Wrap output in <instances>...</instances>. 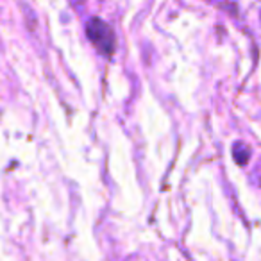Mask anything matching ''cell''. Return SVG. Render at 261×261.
Returning a JSON list of instances; mask_svg holds the SVG:
<instances>
[{"label":"cell","mask_w":261,"mask_h":261,"mask_svg":"<svg viewBox=\"0 0 261 261\" xmlns=\"http://www.w3.org/2000/svg\"><path fill=\"white\" fill-rule=\"evenodd\" d=\"M86 33H88V38L91 40V43H93L104 56H111L113 52H115L116 38H115L113 29L108 23H104L98 18H93L88 22Z\"/></svg>","instance_id":"cell-1"}]
</instances>
